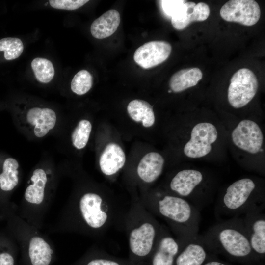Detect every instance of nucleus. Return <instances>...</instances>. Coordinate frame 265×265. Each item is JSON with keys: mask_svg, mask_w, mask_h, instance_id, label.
Returning a JSON list of instances; mask_svg holds the SVG:
<instances>
[{"mask_svg": "<svg viewBox=\"0 0 265 265\" xmlns=\"http://www.w3.org/2000/svg\"><path fill=\"white\" fill-rule=\"evenodd\" d=\"M209 250L241 265H265L252 250L243 218L219 221L201 235Z\"/></svg>", "mask_w": 265, "mask_h": 265, "instance_id": "nucleus-1", "label": "nucleus"}, {"mask_svg": "<svg viewBox=\"0 0 265 265\" xmlns=\"http://www.w3.org/2000/svg\"><path fill=\"white\" fill-rule=\"evenodd\" d=\"M152 204L155 212L170 224L178 238L187 239L198 234L200 211L186 199L175 194L159 195Z\"/></svg>", "mask_w": 265, "mask_h": 265, "instance_id": "nucleus-2", "label": "nucleus"}, {"mask_svg": "<svg viewBox=\"0 0 265 265\" xmlns=\"http://www.w3.org/2000/svg\"><path fill=\"white\" fill-rule=\"evenodd\" d=\"M257 185L252 179H239L226 188L216 203L215 216L219 221L229 219L259 210H264L265 198L256 193Z\"/></svg>", "mask_w": 265, "mask_h": 265, "instance_id": "nucleus-3", "label": "nucleus"}, {"mask_svg": "<svg viewBox=\"0 0 265 265\" xmlns=\"http://www.w3.org/2000/svg\"><path fill=\"white\" fill-rule=\"evenodd\" d=\"M258 88V81L254 73L247 68L240 69L231 78L228 102L234 108L243 107L254 97Z\"/></svg>", "mask_w": 265, "mask_h": 265, "instance_id": "nucleus-4", "label": "nucleus"}, {"mask_svg": "<svg viewBox=\"0 0 265 265\" xmlns=\"http://www.w3.org/2000/svg\"><path fill=\"white\" fill-rule=\"evenodd\" d=\"M161 227L153 219L133 228L129 238L132 253L138 258L151 256L159 239Z\"/></svg>", "mask_w": 265, "mask_h": 265, "instance_id": "nucleus-5", "label": "nucleus"}, {"mask_svg": "<svg viewBox=\"0 0 265 265\" xmlns=\"http://www.w3.org/2000/svg\"><path fill=\"white\" fill-rule=\"evenodd\" d=\"M204 180V175L200 171L184 169L172 178L169 187L175 195L186 199L200 211L203 208L197 191Z\"/></svg>", "mask_w": 265, "mask_h": 265, "instance_id": "nucleus-6", "label": "nucleus"}, {"mask_svg": "<svg viewBox=\"0 0 265 265\" xmlns=\"http://www.w3.org/2000/svg\"><path fill=\"white\" fill-rule=\"evenodd\" d=\"M217 136V129L212 124L198 123L193 128L190 139L185 145L184 152L190 158L203 157L211 152V145L216 140Z\"/></svg>", "mask_w": 265, "mask_h": 265, "instance_id": "nucleus-7", "label": "nucleus"}, {"mask_svg": "<svg viewBox=\"0 0 265 265\" xmlns=\"http://www.w3.org/2000/svg\"><path fill=\"white\" fill-rule=\"evenodd\" d=\"M220 14L226 21L251 26L259 20L261 10L258 3L253 0H231L222 6Z\"/></svg>", "mask_w": 265, "mask_h": 265, "instance_id": "nucleus-8", "label": "nucleus"}, {"mask_svg": "<svg viewBox=\"0 0 265 265\" xmlns=\"http://www.w3.org/2000/svg\"><path fill=\"white\" fill-rule=\"evenodd\" d=\"M232 141L239 149L250 154L260 152L263 142L262 132L255 122L241 121L231 134Z\"/></svg>", "mask_w": 265, "mask_h": 265, "instance_id": "nucleus-9", "label": "nucleus"}, {"mask_svg": "<svg viewBox=\"0 0 265 265\" xmlns=\"http://www.w3.org/2000/svg\"><path fill=\"white\" fill-rule=\"evenodd\" d=\"M217 255L212 253L203 240L201 235L183 240L181 249L174 265H203Z\"/></svg>", "mask_w": 265, "mask_h": 265, "instance_id": "nucleus-10", "label": "nucleus"}, {"mask_svg": "<svg viewBox=\"0 0 265 265\" xmlns=\"http://www.w3.org/2000/svg\"><path fill=\"white\" fill-rule=\"evenodd\" d=\"M263 210L245 214L243 220L251 248L262 262L265 258V215Z\"/></svg>", "mask_w": 265, "mask_h": 265, "instance_id": "nucleus-11", "label": "nucleus"}, {"mask_svg": "<svg viewBox=\"0 0 265 265\" xmlns=\"http://www.w3.org/2000/svg\"><path fill=\"white\" fill-rule=\"evenodd\" d=\"M171 51V45L166 41H150L141 45L135 50L133 59L142 68L149 69L167 60Z\"/></svg>", "mask_w": 265, "mask_h": 265, "instance_id": "nucleus-12", "label": "nucleus"}, {"mask_svg": "<svg viewBox=\"0 0 265 265\" xmlns=\"http://www.w3.org/2000/svg\"><path fill=\"white\" fill-rule=\"evenodd\" d=\"M102 198L98 194H84L80 201V208L86 224L94 229L103 227L108 220V214Z\"/></svg>", "mask_w": 265, "mask_h": 265, "instance_id": "nucleus-13", "label": "nucleus"}, {"mask_svg": "<svg viewBox=\"0 0 265 265\" xmlns=\"http://www.w3.org/2000/svg\"><path fill=\"white\" fill-rule=\"evenodd\" d=\"M183 239H175L164 229L161 232L151 254V265H174Z\"/></svg>", "mask_w": 265, "mask_h": 265, "instance_id": "nucleus-14", "label": "nucleus"}, {"mask_svg": "<svg viewBox=\"0 0 265 265\" xmlns=\"http://www.w3.org/2000/svg\"><path fill=\"white\" fill-rule=\"evenodd\" d=\"M210 13L209 6L205 3L186 1L171 17V24L176 29L182 30L193 21L206 20Z\"/></svg>", "mask_w": 265, "mask_h": 265, "instance_id": "nucleus-15", "label": "nucleus"}, {"mask_svg": "<svg viewBox=\"0 0 265 265\" xmlns=\"http://www.w3.org/2000/svg\"><path fill=\"white\" fill-rule=\"evenodd\" d=\"M26 119L28 124L34 127L35 136L42 138L54 128L57 117L54 111L51 108L35 107L27 111Z\"/></svg>", "mask_w": 265, "mask_h": 265, "instance_id": "nucleus-16", "label": "nucleus"}, {"mask_svg": "<svg viewBox=\"0 0 265 265\" xmlns=\"http://www.w3.org/2000/svg\"><path fill=\"white\" fill-rule=\"evenodd\" d=\"M125 154L117 143L111 142L106 145L99 159L101 171L106 175L111 176L116 173L124 165Z\"/></svg>", "mask_w": 265, "mask_h": 265, "instance_id": "nucleus-17", "label": "nucleus"}, {"mask_svg": "<svg viewBox=\"0 0 265 265\" xmlns=\"http://www.w3.org/2000/svg\"><path fill=\"white\" fill-rule=\"evenodd\" d=\"M164 159L158 153L152 152L144 155L137 168L139 178L147 183L156 181L162 173Z\"/></svg>", "mask_w": 265, "mask_h": 265, "instance_id": "nucleus-18", "label": "nucleus"}, {"mask_svg": "<svg viewBox=\"0 0 265 265\" xmlns=\"http://www.w3.org/2000/svg\"><path fill=\"white\" fill-rule=\"evenodd\" d=\"M120 19L118 11L108 10L92 23L90 27L92 35L97 39H104L111 36L117 29Z\"/></svg>", "mask_w": 265, "mask_h": 265, "instance_id": "nucleus-19", "label": "nucleus"}, {"mask_svg": "<svg viewBox=\"0 0 265 265\" xmlns=\"http://www.w3.org/2000/svg\"><path fill=\"white\" fill-rule=\"evenodd\" d=\"M203 74L198 68L180 70L173 74L169 80L170 90L174 92L183 91L195 86L202 79Z\"/></svg>", "mask_w": 265, "mask_h": 265, "instance_id": "nucleus-20", "label": "nucleus"}, {"mask_svg": "<svg viewBox=\"0 0 265 265\" xmlns=\"http://www.w3.org/2000/svg\"><path fill=\"white\" fill-rule=\"evenodd\" d=\"M127 111L130 117L136 122H141L146 127H151L155 121L152 106L147 102L135 99L131 101L127 106Z\"/></svg>", "mask_w": 265, "mask_h": 265, "instance_id": "nucleus-21", "label": "nucleus"}, {"mask_svg": "<svg viewBox=\"0 0 265 265\" xmlns=\"http://www.w3.org/2000/svg\"><path fill=\"white\" fill-rule=\"evenodd\" d=\"M53 253L50 245L42 238L34 237L30 240L28 256L32 265H49Z\"/></svg>", "mask_w": 265, "mask_h": 265, "instance_id": "nucleus-22", "label": "nucleus"}, {"mask_svg": "<svg viewBox=\"0 0 265 265\" xmlns=\"http://www.w3.org/2000/svg\"><path fill=\"white\" fill-rule=\"evenodd\" d=\"M32 184L26 189L24 196L29 203H41L44 197V191L47 181V175L42 168L35 169L30 178Z\"/></svg>", "mask_w": 265, "mask_h": 265, "instance_id": "nucleus-23", "label": "nucleus"}, {"mask_svg": "<svg viewBox=\"0 0 265 265\" xmlns=\"http://www.w3.org/2000/svg\"><path fill=\"white\" fill-rule=\"evenodd\" d=\"M18 168L19 163L16 159L8 158L4 160L2 172L0 174V187L2 190L11 191L18 185Z\"/></svg>", "mask_w": 265, "mask_h": 265, "instance_id": "nucleus-24", "label": "nucleus"}, {"mask_svg": "<svg viewBox=\"0 0 265 265\" xmlns=\"http://www.w3.org/2000/svg\"><path fill=\"white\" fill-rule=\"evenodd\" d=\"M34 75L39 82L47 83L54 75V69L51 61L44 58H34L31 63Z\"/></svg>", "mask_w": 265, "mask_h": 265, "instance_id": "nucleus-25", "label": "nucleus"}, {"mask_svg": "<svg viewBox=\"0 0 265 265\" xmlns=\"http://www.w3.org/2000/svg\"><path fill=\"white\" fill-rule=\"evenodd\" d=\"M91 130L92 124L89 120H80L71 134L73 146L78 150L84 148L88 143Z\"/></svg>", "mask_w": 265, "mask_h": 265, "instance_id": "nucleus-26", "label": "nucleus"}, {"mask_svg": "<svg viewBox=\"0 0 265 265\" xmlns=\"http://www.w3.org/2000/svg\"><path fill=\"white\" fill-rule=\"evenodd\" d=\"M23 50V43L19 38L6 37L0 40V51L4 52V58L7 60L19 57Z\"/></svg>", "mask_w": 265, "mask_h": 265, "instance_id": "nucleus-27", "label": "nucleus"}, {"mask_svg": "<svg viewBox=\"0 0 265 265\" xmlns=\"http://www.w3.org/2000/svg\"><path fill=\"white\" fill-rule=\"evenodd\" d=\"M93 84L91 74L86 70L78 72L73 77L71 83V89L75 94L82 95L87 93Z\"/></svg>", "mask_w": 265, "mask_h": 265, "instance_id": "nucleus-28", "label": "nucleus"}, {"mask_svg": "<svg viewBox=\"0 0 265 265\" xmlns=\"http://www.w3.org/2000/svg\"><path fill=\"white\" fill-rule=\"evenodd\" d=\"M88 1V0H50L49 3L55 9L74 10L79 9Z\"/></svg>", "mask_w": 265, "mask_h": 265, "instance_id": "nucleus-29", "label": "nucleus"}, {"mask_svg": "<svg viewBox=\"0 0 265 265\" xmlns=\"http://www.w3.org/2000/svg\"><path fill=\"white\" fill-rule=\"evenodd\" d=\"M159 1L163 13L166 16L171 18L179 11L186 1L182 0H164Z\"/></svg>", "mask_w": 265, "mask_h": 265, "instance_id": "nucleus-30", "label": "nucleus"}, {"mask_svg": "<svg viewBox=\"0 0 265 265\" xmlns=\"http://www.w3.org/2000/svg\"><path fill=\"white\" fill-rule=\"evenodd\" d=\"M86 265H122V264L112 259L95 258L88 261Z\"/></svg>", "mask_w": 265, "mask_h": 265, "instance_id": "nucleus-31", "label": "nucleus"}, {"mask_svg": "<svg viewBox=\"0 0 265 265\" xmlns=\"http://www.w3.org/2000/svg\"><path fill=\"white\" fill-rule=\"evenodd\" d=\"M0 265H14V259L13 256L6 252L0 253Z\"/></svg>", "mask_w": 265, "mask_h": 265, "instance_id": "nucleus-32", "label": "nucleus"}, {"mask_svg": "<svg viewBox=\"0 0 265 265\" xmlns=\"http://www.w3.org/2000/svg\"><path fill=\"white\" fill-rule=\"evenodd\" d=\"M203 265H233L218 259L217 257L207 261Z\"/></svg>", "mask_w": 265, "mask_h": 265, "instance_id": "nucleus-33", "label": "nucleus"}]
</instances>
